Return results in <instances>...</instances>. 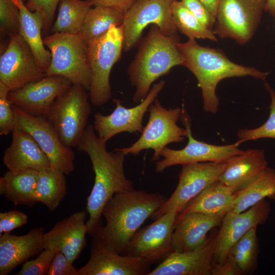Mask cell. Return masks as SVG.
I'll return each instance as SVG.
<instances>
[{"label": "cell", "instance_id": "6da1fadb", "mask_svg": "<svg viewBox=\"0 0 275 275\" xmlns=\"http://www.w3.org/2000/svg\"><path fill=\"white\" fill-rule=\"evenodd\" d=\"M107 142L96 134L93 125L86 127L77 146L78 151L89 156L95 174L94 184L87 198L86 223L88 234L94 235L103 226L102 212L114 195L134 189L133 182L126 177L124 162L125 155L115 149L108 152Z\"/></svg>", "mask_w": 275, "mask_h": 275}, {"label": "cell", "instance_id": "7a4b0ae2", "mask_svg": "<svg viewBox=\"0 0 275 275\" xmlns=\"http://www.w3.org/2000/svg\"><path fill=\"white\" fill-rule=\"evenodd\" d=\"M178 46L183 58V66L193 73L201 89L203 109L206 112L215 114L218 110L216 89L222 80L250 76L265 81L269 74L233 62L220 49L200 45L195 39L179 42Z\"/></svg>", "mask_w": 275, "mask_h": 275}, {"label": "cell", "instance_id": "3957f363", "mask_svg": "<svg viewBox=\"0 0 275 275\" xmlns=\"http://www.w3.org/2000/svg\"><path fill=\"white\" fill-rule=\"evenodd\" d=\"M167 200L158 192L134 189L116 194L103 209L105 225L96 233L122 255L134 233Z\"/></svg>", "mask_w": 275, "mask_h": 275}, {"label": "cell", "instance_id": "277c9868", "mask_svg": "<svg viewBox=\"0 0 275 275\" xmlns=\"http://www.w3.org/2000/svg\"><path fill=\"white\" fill-rule=\"evenodd\" d=\"M179 42L178 37L168 36L156 25L151 28L128 69L130 80L135 88L134 103L145 98L156 80L174 66H183Z\"/></svg>", "mask_w": 275, "mask_h": 275}, {"label": "cell", "instance_id": "5b68a950", "mask_svg": "<svg viewBox=\"0 0 275 275\" xmlns=\"http://www.w3.org/2000/svg\"><path fill=\"white\" fill-rule=\"evenodd\" d=\"M123 43L124 28L122 24L112 26L104 34L87 44L91 73L88 94L94 106H102L112 97L110 73L121 57Z\"/></svg>", "mask_w": 275, "mask_h": 275}, {"label": "cell", "instance_id": "8992f818", "mask_svg": "<svg viewBox=\"0 0 275 275\" xmlns=\"http://www.w3.org/2000/svg\"><path fill=\"white\" fill-rule=\"evenodd\" d=\"M51 53V61L45 76L59 75L72 85L90 89L91 73L88 60L87 45L79 34L53 33L43 38Z\"/></svg>", "mask_w": 275, "mask_h": 275}, {"label": "cell", "instance_id": "52a82bcc", "mask_svg": "<svg viewBox=\"0 0 275 275\" xmlns=\"http://www.w3.org/2000/svg\"><path fill=\"white\" fill-rule=\"evenodd\" d=\"M182 111L179 107L166 108L156 98L149 107L148 121L140 138L129 147L116 149L125 155H137L144 150L151 149L154 151L152 160H159L161 151L168 144L183 142L187 137L186 129L177 124Z\"/></svg>", "mask_w": 275, "mask_h": 275}, {"label": "cell", "instance_id": "ba28073f", "mask_svg": "<svg viewBox=\"0 0 275 275\" xmlns=\"http://www.w3.org/2000/svg\"><path fill=\"white\" fill-rule=\"evenodd\" d=\"M83 87L71 85L53 102L46 118L62 142L77 147L91 113L89 94Z\"/></svg>", "mask_w": 275, "mask_h": 275}, {"label": "cell", "instance_id": "9c48e42d", "mask_svg": "<svg viewBox=\"0 0 275 275\" xmlns=\"http://www.w3.org/2000/svg\"><path fill=\"white\" fill-rule=\"evenodd\" d=\"M266 0H220L214 29L215 35L240 44L253 36L260 21Z\"/></svg>", "mask_w": 275, "mask_h": 275}, {"label": "cell", "instance_id": "30bf717a", "mask_svg": "<svg viewBox=\"0 0 275 275\" xmlns=\"http://www.w3.org/2000/svg\"><path fill=\"white\" fill-rule=\"evenodd\" d=\"M15 127L29 133L47 157L50 166L69 175L74 170L75 153L61 140L46 118L28 114L13 105Z\"/></svg>", "mask_w": 275, "mask_h": 275}, {"label": "cell", "instance_id": "8fae6325", "mask_svg": "<svg viewBox=\"0 0 275 275\" xmlns=\"http://www.w3.org/2000/svg\"><path fill=\"white\" fill-rule=\"evenodd\" d=\"M173 0H136L125 13L123 50L130 49L144 30L153 24L164 34L178 37L172 15Z\"/></svg>", "mask_w": 275, "mask_h": 275}, {"label": "cell", "instance_id": "7c38bea8", "mask_svg": "<svg viewBox=\"0 0 275 275\" xmlns=\"http://www.w3.org/2000/svg\"><path fill=\"white\" fill-rule=\"evenodd\" d=\"M178 214L176 210H172L150 225L139 229L122 255L141 258L150 265L160 263L173 252L172 235Z\"/></svg>", "mask_w": 275, "mask_h": 275}, {"label": "cell", "instance_id": "4fadbf2b", "mask_svg": "<svg viewBox=\"0 0 275 275\" xmlns=\"http://www.w3.org/2000/svg\"><path fill=\"white\" fill-rule=\"evenodd\" d=\"M178 185L169 199L151 216L155 220L175 210L180 212L193 198L218 180L226 161L194 162L182 164Z\"/></svg>", "mask_w": 275, "mask_h": 275}, {"label": "cell", "instance_id": "5bb4252c", "mask_svg": "<svg viewBox=\"0 0 275 275\" xmlns=\"http://www.w3.org/2000/svg\"><path fill=\"white\" fill-rule=\"evenodd\" d=\"M180 120L187 131V144L179 150L165 147L160 153L162 159L155 161V171L157 173L177 164L226 161L243 151L238 148L240 144L237 142L226 145H214L195 139L192 135L189 117L183 108Z\"/></svg>", "mask_w": 275, "mask_h": 275}, {"label": "cell", "instance_id": "9a60e30c", "mask_svg": "<svg viewBox=\"0 0 275 275\" xmlns=\"http://www.w3.org/2000/svg\"><path fill=\"white\" fill-rule=\"evenodd\" d=\"M45 76V72L19 34L10 35L8 46L0 58V81L11 91Z\"/></svg>", "mask_w": 275, "mask_h": 275}, {"label": "cell", "instance_id": "2e32d148", "mask_svg": "<svg viewBox=\"0 0 275 275\" xmlns=\"http://www.w3.org/2000/svg\"><path fill=\"white\" fill-rule=\"evenodd\" d=\"M166 82L161 80L154 84L145 98L137 105L126 108L120 100L114 99L116 104L114 111L108 115L98 113L94 115V129L98 137L107 142L115 135L123 132L142 133L143 120L150 105L163 88Z\"/></svg>", "mask_w": 275, "mask_h": 275}, {"label": "cell", "instance_id": "e0dca14e", "mask_svg": "<svg viewBox=\"0 0 275 275\" xmlns=\"http://www.w3.org/2000/svg\"><path fill=\"white\" fill-rule=\"evenodd\" d=\"M150 265L141 258L120 254L96 233L90 258L78 271L79 275H148Z\"/></svg>", "mask_w": 275, "mask_h": 275}, {"label": "cell", "instance_id": "ac0fdd59", "mask_svg": "<svg viewBox=\"0 0 275 275\" xmlns=\"http://www.w3.org/2000/svg\"><path fill=\"white\" fill-rule=\"evenodd\" d=\"M71 85L62 76H45L10 91L8 97L13 105L25 112L46 118L56 99Z\"/></svg>", "mask_w": 275, "mask_h": 275}, {"label": "cell", "instance_id": "d6986e66", "mask_svg": "<svg viewBox=\"0 0 275 275\" xmlns=\"http://www.w3.org/2000/svg\"><path fill=\"white\" fill-rule=\"evenodd\" d=\"M270 212V205L264 199L243 212L227 213L217 233L213 262H224L232 245L250 229L263 224Z\"/></svg>", "mask_w": 275, "mask_h": 275}, {"label": "cell", "instance_id": "ffe728a7", "mask_svg": "<svg viewBox=\"0 0 275 275\" xmlns=\"http://www.w3.org/2000/svg\"><path fill=\"white\" fill-rule=\"evenodd\" d=\"M217 233L207 236L205 241L189 251H173L148 275H210Z\"/></svg>", "mask_w": 275, "mask_h": 275}, {"label": "cell", "instance_id": "44dd1931", "mask_svg": "<svg viewBox=\"0 0 275 275\" xmlns=\"http://www.w3.org/2000/svg\"><path fill=\"white\" fill-rule=\"evenodd\" d=\"M87 213L85 210L77 211L56 223L44 233V249L59 251L73 263L86 245Z\"/></svg>", "mask_w": 275, "mask_h": 275}, {"label": "cell", "instance_id": "7402d4cb", "mask_svg": "<svg viewBox=\"0 0 275 275\" xmlns=\"http://www.w3.org/2000/svg\"><path fill=\"white\" fill-rule=\"evenodd\" d=\"M44 228H34L27 234L0 235V275H7L44 250Z\"/></svg>", "mask_w": 275, "mask_h": 275}, {"label": "cell", "instance_id": "603a6c76", "mask_svg": "<svg viewBox=\"0 0 275 275\" xmlns=\"http://www.w3.org/2000/svg\"><path fill=\"white\" fill-rule=\"evenodd\" d=\"M12 133V142L3 156V163L9 171L39 172L51 167L47 157L29 133L16 127Z\"/></svg>", "mask_w": 275, "mask_h": 275}, {"label": "cell", "instance_id": "cb8c5ba5", "mask_svg": "<svg viewBox=\"0 0 275 275\" xmlns=\"http://www.w3.org/2000/svg\"><path fill=\"white\" fill-rule=\"evenodd\" d=\"M225 215L209 216L201 213L178 214L172 235L173 251L183 253L202 244L208 233L217 226Z\"/></svg>", "mask_w": 275, "mask_h": 275}, {"label": "cell", "instance_id": "d4e9b609", "mask_svg": "<svg viewBox=\"0 0 275 275\" xmlns=\"http://www.w3.org/2000/svg\"><path fill=\"white\" fill-rule=\"evenodd\" d=\"M226 161L218 180L233 187L235 192L248 185L267 167L264 151L258 149L243 150Z\"/></svg>", "mask_w": 275, "mask_h": 275}, {"label": "cell", "instance_id": "484cf974", "mask_svg": "<svg viewBox=\"0 0 275 275\" xmlns=\"http://www.w3.org/2000/svg\"><path fill=\"white\" fill-rule=\"evenodd\" d=\"M235 197L233 187L218 180L191 200L178 213L197 212L209 216L225 215L232 211Z\"/></svg>", "mask_w": 275, "mask_h": 275}, {"label": "cell", "instance_id": "4316f807", "mask_svg": "<svg viewBox=\"0 0 275 275\" xmlns=\"http://www.w3.org/2000/svg\"><path fill=\"white\" fill-rule=\"evenodd\" d=\"M19 10V31L31 49L38 65L45 72L51 61V53L45 48L42 37L43 29L42 16L26 7L24 0H13Z\"/></svg>", "mask_w": 275, "mask_h": 275}, {"label": "cell", "instance_id": "83f0119b", "mask_svg": "<svg viewBox=\"0 0 275 275\" xmlns=\"http://www.w3.org/2000/svg\"><path fill=\"white\" fill-rule=\"evenodd\" d=\"M39 171L27 170L18 172L8 171L0 178V194L15 205L29 206L37 202L35 191Z\"/></svg>", "mask_w": 275, "mask_h": 275}, {"label": "cell", "instance_id": "f1b7e54d", "mask_svg": "<svg viewBox=\"0 0 275 275\" xmlns=\"http://www.w3.org/2000/svg\"><path fill=\"white\" fill-rule=\"evenodd\" d=\"M232 212H243L266 198L275 200V170L267 167L251 183L235 192Z\"/></svg>", "mask_w": 275, "mask_h": 275}, {"label": "cell", "instance_id": "f546056e", "mask_svg": "<svg viewBox=\"0 0 275 275\" xmlns=\"http://www.w3.org/2000/svg\"><path fill=\"white\" fill-rule=\"evenodd\" d=\"M65 175L51 167L39 171L35 191L36 202L43 203L50 211L55 210L67 193Z\"/></svg>", "mask_w": 275, "mask_h": 275}, {"label": "cell", "instance_id": "4dcf8cb0", "mask_svg": "<svg viewBox=\"0 0 275 275\" xmlns=\"http://www.w3.org/2000/svg\"><path fill=\"white\" fill-rule=\"evenodd\" d=\"M124 14L111 7L95 5L87 13L79 35L87 44L104 34L112 26L121 25Z\"/></svg>", "mask_w": 275, "mask_h": 275}, {"label": "cell", "instance_id": "1f68e13d", "mask_svg": "<svg viewBox=\"0 0 275 275\" xmlns=\"http://www.w3.org/2000/svg\"><path fill=\"white\" fill-rule=\"evenodd\" d=\"M93 5L88 1L61 0L52 32L79 34L86 15Z\"/></svg>", "mask_w": 275, "mask_h": 275}, {"label": "cell", "instance_id": "d6a6232c", "mask_svg": "<svg viewBox=\"0 0 275 275\" xmlns=\"http://www.w3.org/2000/svg\"><path fill=\"white\" fill-rule=\"evenodd\" d=\"M257 227L250 229L231 248L228 256L237 265L242 274L253 272L257 266Z\"/></svg>", "mask_w": 275, "mask_h": 275}, {"label": "cell", "instance_id": "836d02e7", "mask_svg": "<svg viewBox=\"0 0 275 275\" xmlns=\"http://www.w3.org/2000/svg\"><path fill=\"white\" fill-rule=\"evenodd\" d=\"M171 10L177 30L189 39L217 40L213 31L205 27L181 1L173 0Z\"/></svg>", "mask_w": 275, "mask_h": 275}, {"label": "cell", "instance_id": "e575fe53", "mask_svg": "<svg viewBox=\"0 0 275 275\" xmlns=\"http://www.w3.org/2000/svg\"><path fill=\"white\" fill-rule=\"evenodd\" d=\"M264 86L271 99L269 117L263 124L257 128L239 130L237 134V142L239 144L247 141L264 138L275 139V91L267 82H265Z\"/></svg>", "mask_w": 275, "mask_h": 275}, {"label": "cell", "instance_id": "d590c367", "mask_svg": "<svg viewBox=\"0 0 275 275\" xmlns=\"http://www.w3.org/2000/svg\"><path fill=\"white\" fill-rule=\"evenodd\" d=\"M0 22L2 32L18 33L19 10L13 0H0Z\"/></svg>", "mask_w": 275, "mask_h": 275}, {"label": "cell", "instance_id": "8d00e7d4", "mask_svg": "<svg viewBox=\"0 0 275 275\" xmlns=\"http://www.w3.org/2000/svg\"><path fill=\"white\" fill-rule=\"evenodd\" d=\"M9 89L0 81V135H7L15 127L12 104L8 99Z\"/></svg>", "mask_w": 275, "mask_h": 275}, {"label": "cell", "instance_id": "74e56055", "mask_svg": "<svg viewBox=\"0 0 275 275\" xmlns=\"http://www.w3.org/2000/svg\"><path fill=\"white\" fill-rule=\"evenodd\" d=\"M56 251L44 249L35 259L23 263L21 269L15 275L46 274Z\"/></svg>", "mask_w": 275, "mask_h": 275}, {"label": "cell", "instance_id": "f35d334b", "mask_svg": "<svg viewBox=\"0 0 275 275\" xmlns=\"http://www.w3.org/2000/svg\"><path fill=\"white\" fill-rule=\"evenodd\" d=\"M61 0H27L25 5L32 12L41 15L43 21V31L47 32L54 19L58 5Z\"/></svg>", "mask_w": 275, "mask_h": 275}, {"label": "cell", "instance_id": "ab89813d", "mask_svg": "<svg viewBox=\"0 0 275 275\" xmlns=\"http://www.w3.org/2000/svg\"><path fill=\"white\" fill-rule=\"evenodd\" d=\"M25 213L15 210L0 213V235L10 233L13 230L19 228L28 222Z\"/></svg>", "mask_w": 275, "mask_h": 275}, {"label": "cell", "instance_id": "60d3db41", "mask_svg": "<svg viewBox=\"0 0 275 275\" xmlns=\"http://www.w3.org/2000/svg\"><path fill=\"white\" fill-rule=\"evenodd\" d=\"M46 275H79L76 268L65 255L57 251Z\"/></svg>", "mask_w": 275, "mask_h": 275}, {"label": "cell", "instance_id": "b9f144b4", "mask_svg": "<svg viewBox=\"0 0 275 275\" xmlns=\"http://www.w3.org/2000/svg\"><path fill=\"white\" fill-rule=\"evenodd\" d=\"M185 7L207 28L211 30L216 18L199 0H181Z\"/></svg>", "mask_w": 275, "mask_h": 275}, {"label": "cell", "instance_id": "7bdbcfd3", "mask_svg": "<svg viewBox=\"0 0 275 275\" xmlns=\"http://www.w3.org/2000/svg\"><path fill=\"white\" fill-rule=\"evenodd\" d=\"M210 275H242L234 261L229 257L222 263H212Z\"/></svg>", "mask_w": 275, "mask_h": 275}, {"label": "cell", "instance_id": "ee69618b", "mask_svg": "<svg viewBox=\"0 0 275 275\" xmlns=\"http://www.w3.org/2000/svg\"><path fill=\"white\" fill-rule=\"evenodd\" d=\"M94 6L103 5L125 13L136 0H87Z\"/></svg>", "mask_w": 275, "mask_h": 275}, {"label": "cell", "instance_id": "f6af8a7d", "mask_svg": "<svg viewBox=\"0 0 275 275\" xmlns=\"http://www.w3.org/2000/svg\"><path fill=\"white\" fill-rule=\"evenodd\" d=\"M206 7L209 12L216 17L217 9L220 0H199Z\"/></svg>", "mask_w": 275, "mask_h": 275}, {"label": "cell", "instance_id": "bcb514c9", "mask_svg": "<svg viewBox=\"0 0 275 275\" xmlns=\"http://www.w3.org/2000/svg\"><path fill=\"white\" fill-rule=\"evenodd\" d=\"M265 11L271 15L275 16V0H266Z\"/></svg>", "mask_w": 275, "mask_h": 275}]
</instances>
